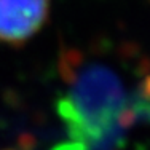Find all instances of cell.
<instances>
[{
	"label": "cell",
	"mask_w": 150,
	"mask_h": 150,
	"mask_svg": "<svg viewBox=\"0 0 150 150\" xmlns=\"http://www.w3.org/2000/svg\"><path fill=\"white\" fill-rule=\"evenodd\" d=\"M67 67L69 93L59 102V115L74 141L99 145L112 139L120 126L134 120L129 110L128 93L118 74L102 62H85L75 53L64 59Z\"/></svg>",
	"instance_id": "6da1fadb"
},
{
	"label": "cell",
	"mask_w": 150,
	"mask_h": 150,
	"mask_svg": "<svg viewBox=\"0 0 150 150\" xmlns=\"http://www.w3.org/2000/svg\"><path fill=\"white\" fill-rule=\"evenodd\" d=\"M50 0H0V42L19 46L45 26Z\"/></svg>",
	"instance_id": "7a4b0ae2"
}]
</instances>
